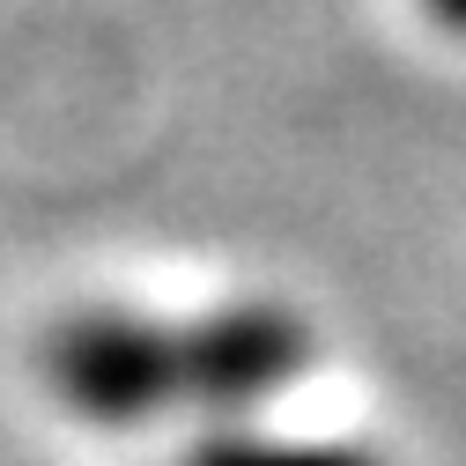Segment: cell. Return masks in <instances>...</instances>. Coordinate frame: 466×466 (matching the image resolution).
I'll use <instances>...</instances> for the list:
<instances>
[{
    "label": "cell",
    "instance_id": "obj_1",
    "mask_svg": "<svg viewBox=\"0 0 466 466\" xmlns=\"http://www.w3.org/2000/svg\"><path fill=\"white\" fill-rule=\"evenodd\" d=\"M37 370L67 415L96 430H141L163 415H186V340L170 319L134 304H89L45 333Z\"/></svg>",
    "mask_w": 466,
    "mask_h": 466
},
{
    "label": "cell",
    "instance_id": "obj_2",
    "mask_svg": "<svg viewBox=\"0 0 466 466\" xmlns=\"http://www.w3.org/2000/svg\"><path fill=\"white\" fill-rule=\"evenodd\" d=\"M186 340V415L208 422H252L267 400H281L311 370V326L289 304H215L178 319Z\"/></svg>",
    "mask_w": 466,
    "mask_h": 466
},
{
    "label": "cell",
    "instance_id": "obj_3",
    "mask_svg": "<svg viewBox=\"0 0 466 466\" xmlns=\"http://www.w3.org/2000/svg\"><path fill=\"white\" fill-rule=\"evenodd\" d=\"M170 466H378L356 444H319V437H267L252 422H208L200 444H186Z\"/></svg>",
    "mask_w": 466,
    "mask_h": 466
},
{
    "label": "cell",
    "instance_id": "obj_4",
    "mask_svg": "<svg viewBox=\"0 0 466 466\" xmlns=\"http://www.w3.org/2000/svg\"><path fill=\"white\" fill-rule=\"evenodd\" d=\"M422 15L437 30H451V37H466V0H422Z\"/></svg>",
    "mask_w": 466,
    "mask_h": 466
}]
</instances>
